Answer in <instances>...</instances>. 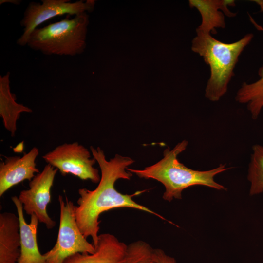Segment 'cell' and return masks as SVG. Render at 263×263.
<instances>
[{"instance_id": "6da1fadb", "label": "cell", "mask_w": 263, "mask_h": 263, "mask_svg": "<svg viewBox=\"0 0 263 263\" xmlns=\"http://www.w3.org/2000/svg\"><path fill=\"white\" fill-rule=\"evenodd\" d=\"M90 150L99 166L100 180L94 190L86 188L78 189L79 197L77 201V206H75V215L80 231L86 238L91 237L95 248L98 242L100 223L99 218L105 211L116 208L129 207L154 215L167 221L161 215L133 200L134 196L143 191L129 195L122 194L115 189L114 185L117 180H130L132 176V173L127 169L134 163L133 160L116 154L113 158L107 160L100 148L91 146Z\"/></svg>"}, {"instance_id": "7a4b0ae2", "label": "cell", "mask_w": 263, "mask_h": 263, "mask_svg": "<svg viewBox=\"0 0 263 263\" xmlns=\"http://www.w3.org/2000/svg\"><path fill=\"white\" fill-rule=\"evenodd\" d=\"M188 145V141L183 140L172 149L169 148L165 149L163 158L155 164L143 169L128 168L127 170L140 178L153 179L162 183L165 188L162 198L168 202L174 199H182V193L185 189L196 185L226 190V188L216 182L214 177L232 168L227 167L226 164H221L213 169L204 171L188 168L177 158L178 155L186 149Z\"/></svg>"}, {"instance_id": "3957f363", "label": "cell", "mask_w": 263, "mask_h": 263, "mask_svg": "<svg viewBox=\"0 0 263 263\" xmlns=\"http://www.w3.org/2000/svg\"><path fill=\"white\" fill-rule=\"evenodd\" d=\"M253 38V34L247 33L238 40L225 43L196 29L191 49L209 67V78L205 90V96L208 100L218 101L226 93L239 56Z\"/></svg>"}, {"instance_id": "277c9868", "label": "cell", "mask_w": 263, "mask_h": 263, "mask_svg": "<svg viewBox=\"0 0 263 263\" xmlns=\"http://www.w3.org/2000/svg\"><path fill=\"white\" fill-rule=\"evenodd\" d=\"M89 24L87 12L66 18L32 32L27 45L46 55L75 56L85 49Z\"/></svg>"}, {"instance_id": "5b68a950", "label": "cell", "mask_w": 263, "mask_h": 263, "mask_svg": "<svg viewBox=\"0 0 263 263\" xmlns=\"http://www.w3.org/2000/svg\"><path fill=\"white\" fill-rule=\"evenodd\" d=\"M60 219L57 240L54 247L43 255L47 263H63L68 257L76 253H93L95 248L80 231L76 223L73 202L58 196Z\"/></svg>"}, {"instance_id": "8992f818", "label": "cell", "mask_w": 263, "mask_h": 263, "mask_svg": "<svg viewBox=\"0 0 263 263\" xmlns=\"http://www.w3.org/2000/svg\"><path fill=\"white\" fill-rule=\"evenodd\" d=\"M42 158L63 176L71 174L83 180H90L94 183L100 180L99 170L94 167L96 160L94 157L91 159L88 150L77 142L60 145Z\"/></svg>"}, {"instance_id": "52a82bcc", "label": "cell", "mask_w": 263, "mask_h": 263, "mask_svg": "<svg viewBox=\"0 0 263 263\" xmlns=\"http://www.w3.org/2000/svg\"><path fill=\"white\" fill-rule=\"evenodd\" d=\"M70 1L68 0H41V4L30 2L20 21L23 32L17 39V44L21 46L27 45L32 32L44 22L65 14L75 16L87 11H92L95 3L94 0Z\"/></svg>"}, {"instance_id": "ba28073f", "label": "cell", "mask_w": 263, "mask_h": 263, "mask_svg": "<svg viewBox=\"0 0 263 263\" xmlns=\"http://www.w3.org/2000/svg\"><path fill=\"white\" fill-rule=\"evenodd\" d=\"M57 171L47 164L29 181V188L21 191L18 197L26 213L30 216L35 214L39 222L44 224L48 229L56 225L55 221L48 214L47 206L51 201V188Z\"/></svg>"}, {"instance_id": "9c48e42d", "label": "cell", "mask_w": 263, "mask_h": 263, "mask_svg": "<svg viewBox=\"0 0 263 263\" xmlns=\"http://www.w3.org/2000/svg\"><path fill=\"white\" fill-rule=\"evenodd\" d=\"M39 154L38 148L33 147L22 157H5L0 163V197L12 187L24 180L30 181L39 173L36 160Z\"/></svg>"}, {"instance_id": "30bf717a", "label": "cell", "mask_w": 263, "mask_h": 263, "mask_svg": "<svg viewBox=\"0 0 263 263\" xmlns=\"http://www.w3.org/2000/svg\"><path fill=\"white\" fill-rule=\"evenodd\" d=\"M19 217L20 225V252L17 263H47L46 258L39 251L37 242L38 220L35 214L31 215L29 224L23 215V205L16 196L12 197Z\"/></svg>"}, {"instance_id": "8fae6325", "label": "cell", "mask_w": 263, "mask_h": 263, "mask_svg": "<svg viewBox=\"0 0 263 263\" xmlns=\"http://www.w3.org/2000/svg\"><path fill=\"white\" fill-rule=\"evenodd\" d=\"M127 245L114 235L102 233L93 253H76L67 257L63 263H118L123 257Z\"/></svg>"}, {"instance_id": "7c38bea8", "label": "cell", "mask_w": 263, "mask_h": 263, "mask_svg": "<svg viewBox=\"0 0 263 263\" xmlns=\"http://www.w3.org/2000/svg\"><path fill=\"white\" fill-rule=\"evenodd\" d=\"M189 4L197 9L201 16V22L197 29L206 33H215L216 28H224L225 15L228 17L236 15L228 8L235 5L234 0H190Z\"/></svg>"}, {"instance_id": "4fadbf2b", "label": "cell", "mask_w": 263, "mask_h": 263, "mask_svg": "<svg viewBox=\"0 0 263 263\" xmlns=\"http://www.w3.org/2000/svg\"><path fill=\"white\" fill-rule=\"evenodd\" d=\"M19 217L13 213L0 214V263H17L20 255Z\"/></svg>"}, {"instance_id": "5bb4252c", "label": "cell", "mask_w": 263, "mask_h": 263, "mask_svg": "<svg viewBox=\"0 0 263 263\" xmlns=\"http://www.w3.org/2000/svg\"><path fill=\"white\" fill-rule=\"evenodd\" d=\"M10 73L0 76V116L5 129L12 136L17 130V121L22 113H32L30 108L16 102V96L12 93L10 87Z\"/></svg>"}, {"instance_id": "9a60e30c", "label": "cell", "mask_w": 263, "mask_h": 263, "mask_svg": "<svg viewBox=\"0 0 263 263\" xmlns=\"http://www.w3.org/2000/svg\"><path fill=\"white\" fill-rule=\"evenodd\" d=\"M259 78L251 83L244 82L236 92L235 100L246 104L253 120L258 118L263 109V65L258 70Z\"/></svg>"}, {"instance_id": "2e32d148", "label": "cell", "mask_w": 263, "mask_h": 263, "mask_svg": "<svg viewBox=\"0 0 263 263\" xmlns=\"http://www.w3.org/2000/svg\"><path fill=\"white\" fill-rule=\"evenodd\" d=\"M248 165L247 179L250 183L249 195L263 192V146L255 144Z\"/></svg>"}, {"instance_id": "e0dca14e", "label": "cell", "mask_w": 263, "mask_h": 263, "mask_svg": "<svg viewBox=\"0 0 263 263\" xmlns=\"http://www.w3.org/2000/svg\"><path fill=\"white\" fill-rule=\"evenodd\" d=\"M118 263H157L154 258V249L147 242L138 240L127 245Z\"/></svg>"}, {"instance_id": "ac0fdd59", "label": "cell", "mask_w": 263, "mask_h": 263, "mask_svg": "<svg viewBox=\"0 0 263 263\" xmlns=\"http://www.w3.org/2000/svg\"><path fill=\"white\" fill-rule=\"evenodd\" d=\"M154 258L157 263H177L174 258L167 255L160 248L154 249Z\"/></svg>"}, {"instance_id": "d6986e66", "label": "cell", "mask_w": 263, "mask_h": 263, "mask_svg": "<svg viewBox=\"0 0 263 263\" xmlns=\"http://www.w3.org/2000/svg\"><path fill=\"white\" fill-rule=\"evenodd\" d=\"M251 1L257 4L259 6L261 11L263 13V0H253ZM250 19H251V22L255 25V26L256 27H258L259 29H260L261 30L263 31V28L257 25L251 17H250Z\"/></svg>"}, {"instance_id": "ffe728a7", "label": "cell", "mask_w": 263, "mask_h": 263, "mask_svg": "<svg viewBox=\"0 0 263 263\" xmlns=\"http://www.w3.org/2000/svg\"><path fill=\"white\" fill-rule=\"evenodd\" d=\"M21 1H22L20 0H0V4L1 5L3 3H10L13 4L18 5L20 4Z\"/></svg>"}]
</instances>
